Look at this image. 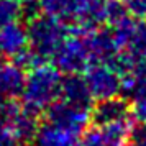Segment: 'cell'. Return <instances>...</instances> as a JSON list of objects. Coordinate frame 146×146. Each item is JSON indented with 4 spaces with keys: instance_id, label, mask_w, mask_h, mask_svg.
Returning <instances> with one entry per match:
<instances>
[{
    "instance_id": "22",
    "label": "cell",
    "mask_w": 146,
    "mask_h": 146,
    "mask_svg": "<svg viewBox=\"0 0 146 146\" xmlns=\"http://www.w3.org/2000/svg\"><path fill=\"white\" fill-rule=\"evenodd\" d=\"M17 146H35V145H31V141H27V143H20V145H17Z\"/></svg>"
},
{
    "instance_id": "24",
    "label": "cell",
    "mask_w": 146,
    "mask_h": 146,
    "mask_svg": "<svg viewBox=\"0 0 146 146\" xmlns=\"http://www.w3.org/2000/svg\"><path fill=\"white\" fill-rule=\"evenodd\" d=\"M77 146H79V145H77Z\"/></svg>"
},
{
    "instance_id": "17",
    "label": "cell",
    "mask_w": 146,
    "mask_h": 146,
    "mask_svg": "<svg viewBox=\"0 0 146 146\" xmlns=\"http://www.w3.org/2000/svg\"><path fill=\"white\" fill-rule=\"evenodd\" d=\"M23 18V7L20 0H0V28Z\"/></svg>"
},
{
    "instance_id": "1",
    "label": "cell",
    "mask_w": 146,
    "mask_h": 146,
    "mask_svg": "<svg viewBox=\"0 0 146 146\" xmlns=\"http://www.w3.org/2000/svg\"><path fill=\"white\" fill-rule=\"evenodd\" d=\"M61 79L62 74L59 69L54 64H48L46 61L30 67L20 95L23 99L21 105L36 115L43 113L53 102L59 99Z\"/></svg>"
},
{
    "instance_id": "10",
    "label": "cell",
    "mask_w": 146,
    "mask_h": 146,
    "mask_svg": "<svg viewBox=\"0 0 146 146\" xmlns=\"http://www.w3.org/2000/svg\"><path fill=\"white\" fill-rule=\"evenodd\" d=\"M28 49V35L27 27L15 21L7 27L0 28V56L15 61L18 56Z\"/></svg>"
},
{
    "instance_id": "11",
    "label": "cell",
    "mask_w": 146,
    "mask_h": 146,
    "mask_svg": "<svg viewBox=\"0 0 146 146\" xmlns=\"http://www.w3.org/2000/svg\"><path fill=\"white\" fill-rule=\"evenodd\" d=\"M59 99L76 107L87 108V110H90L94 104V97L90 95L84 76L80 74H66V77L61 79Z\"/></svg>"
},
{
    "instance_id": "5",
    "label": "cell",
    "mask_w": 146,
    "mask_h": 146,
    "mask_svg": "<svg viewBox=\"0 0 146 146\" xmlns=\"http://www.w3.org/2000/svg\"><path fill=\"white\" fill-rule=\"evenodd\" d=\"M84 79L94 100H102L121 94V74L107 62H94L87 67Z\"/></svg>"
},
{
    "instance_id": "19",
    "label": "cell",
    "mask_w": 146,
    "mask_h": 146,
    "mask_svg": "<svg viewBox=\"0 0 146 146\" xmlns=\"http://www.w3.org/2000/svg\"><path fill=\"white\" fill-rule=\"evenodd\" d=\"M120 3L133 18L146 20V0H120Z\"/></svg>"
},
{
    "instance_id": "14",
    "label": "cell",
    "mask_w": 146,
    "mask_h": 146,
    "mask_svg": "<svg viewBox=\"0 0 146 146\" xmlns=\"http://www.w3.org/2000/svg\"><path fill=\"white\" fill-rule=\"evenodd\" d=\"M118 49L123 51L133 62L138 59H146V20H133L120 41Z\"/></svg>"
},
{
    "instance_id": "23",
    "label": "cell",
    "mask_w": 146,
    "mask_h": 146,
    "mask_svg": "<svg viewBox=\"0 0 146 146\" xmlns=\"http://www.w3.org/2000/svg\"><path fill=\"white\" fill-rule=\"evenodd\" d=\"M2 104H3V97L0 95V107H2Z\"/></svg>"
},
{
    "instance_id": "7",
    "label": "cell",
    "mask_w": 146,
    "mask_h": 146,
    "mask_svg": "<svg viewBox=\"0 0 146 146\" xmlns=\"http://www.w3.org/2000/svg\"><path fill=\"white\" fill-rule=\"evenodd\" d=\"M44 120L56 126H61L67 131L80 136L90 123V115L87 108L76 107L64 100H56L44 110Z\"/></svg>"
},
{
    "instance_id": "15",
    "label": "cell",
    "mask_w": 146,
    "mask_h": 146,
    "mask_svg": "<svg viewBox=\"0 0 146 146\" xmlns=\"http://www.w3.org/2000/svg\"><path fill=\"white\" fill-rule=\"evenodd\" d=\"M79 138L80 136L44 120L36 128L33 141L35 146H77Z\"/></svg>"
},
{
    "instance_id": "9",
    "label": "cell",
    "mask_w": 146,
    "mask_h": 146,
    "mask_svg": "<svg viewBox=\"0 0 146 146\" xmlns=\"http://www.w3.org/2000/svg\"><path fill=\"white\" fill-rule=\"evenodd\" d=\"M90 108L92 110H89V115L94 125H108L131 118L130 102L121 95L95 100V104H92Z\"/></svg>"
},
{
    "instance_id": "12",
    "label": "cell",
    "mask_w": 146,
    "mask_h": 146,
    "mask_svg": "<svg viewBox=\"0 0 146 146\" xmlns=\"http://www.w3.org/2000/svg\"><path fill=\"white\" fill-rule=\"evenodd\" d=\"M87 46H89V53H90V59L94 62H107L110 64L112 59L118 53V46L113 40V35L108 30L104 28H97L92 33L86 35Z\"/></svg>"
},
{
    "instance_id": "8",
    "label": "cell",
    "mask_w": 146,
    "mask_h": 146,
    "mask_svg": "<svg viewBox=\"0 0 146 146\" xmlns=\"http://www.w3.org/2000/svg\"><path fill=\"white\" fill-rule=\"evenodd\" d=\"M130 120L108 125H92L82 131V146H126Z\"/></svg>"
},
{
    "instance_id": "21",
    "label": "cell",
    "mask_w": 146,
    "mask_h": 146,
    "mask_svg": "<svg viewBox=\"0 0 146 146\" xmlns=\"http://www.w3.org/2000/svg\"><path fill=\"white\" fill-rule=\"evenodd\" d=\"M17 145L18 143L8 133V130L3 126V123H0V146H17Z\"/></svg>"
},
{
    "instance_id": "2",
    "label": "cell",
    "mask_w": 146,
    "mask_h": 146,
    "mask_svg": "<svg viewBox=\"0 0 146 146\" xmlns=\"http://www.w3.org/2000/svg\"><path fill=\"white\" fill-rule=\"evenodd\" d=\"M25 27L28 35V48L43 62L51 59L67 35V25L64 21L41 12L28 18Z\"/></svg>"
},
{
    "instance_id": "4",
    "label": "cell",
    "mask_w": 146,
    "mask_h": 146,
    "mask_svg": "<svg viewBox=\"0 0 146 146\" xmlns=\"http://www.w3.org/2000/svg\"><path fill=\"white\" fill-rule=\"evenodd\" d=\"M0 123L8 130L17 143L33 141L36 128L40 125L38 115L27 110L15 100H7L0 107Z\"/></svg>"
},
{
    "instance_id": "25",
    "label": "cell",
    "mask_w": 146,
    "mask_h": 146,
    "mask_svg": "<svg viewBox=\"0 0 146 146\" xmlns=\"http://www.w3.org/2000/svg\"><path fill=\"white\" fill-rule=\"evenodd\" d=\"M105 2H107V0H105Z\"/></svg>"
},
{
    "instance_id": "20",
    "label": "cell",
    "mask_w": 146,
    "mask_h": 146,
    "mask_svg": "<svg viewBox=\"0 0 146 146\" xmlns=\"http://www.w3.org/2000/svg\"><path fill=\"white\" fill-rule=\"evenodd\" d=\"M130 112L135 121H146V95L130 102Z\"/></svg>"
},
{
    "instance_id": "13",
    "label": "cell",
    "mask_w": 146,
    "mask_h": 146,
    "mask_svg": "<svg viewBox=\"0 0 146 146\" xmlns=\"http://www.w3.org/2000/svg\"><path fill=\"white\" fill-rule=\"evenodd\" d=\"M27 72L15 61L0 62V95L3 100H17L23 92Z\"/></svg>"
},
{
    "instance_id": "6",
    "label": "cell",
    "mask_w": 146,
    "mask_h": 146,
    "mask_svg": "<svg viewBox=\"0 0 146 146\" xmlns=\"http://www.w3.org/2000/svg\"><path fill=\"white\" fill-rule=\"evenodd\" d=\"M105 20V0H76L69 18L71 27L67 25V33L89 35L102 27Z\"/></svg>"
},
{
    "instance_id": "3",
    "label": "cell",
    "mask_w": 146,
    "mask_h": 146,
    "mask_svg": "<svg viewBox=\"0 0 146 146\" xmlns=\"http://www.w3.org/2000/svg\"><path fill=\"white\" fill-rule=\"evenodd\" d=\"M61 74H80L92 64L86 35L67 33L51 56Z\"/></svg>"
},
{
    "instance_id": "18",
    "label": "cell",
    "mask_w": 146,
    "mask_h": 146,
    "mask_svg": "<svg viewBox=\"0 0 146 146\" xmlns=\"http://www.w3.org/2000/svg\"><path fill=\"white\" fill-rule=\"evenodd\" d=\"M126 146H146V121H136L130 126Z\"/></svg>"
},
{
    "instance_id": "16",
    "label": "cell",
    "mask_w": 146,
    "mask_h": 146,
    "mask_svg": "<svg viewBox=\"0 0 146 146\" xmlns=\"http://www.w3.org/2000/svg\"><path fill=\"white\" fill-rule=\"evenodd\" d=\"M76 0H38V8L41 13L69 21Z\"/></svg>"
}]
</instances>
